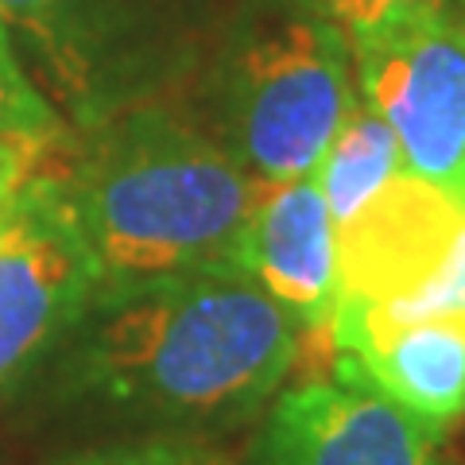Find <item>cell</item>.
Instances as JSON below:
<instances>
[{"label":"cell","mask_w":465,"mask_h":465,"mask_svg":"<svg viewBox=\"0 0 465 465\" xmlns=\"http://www.w3.org/2000/svg\"><path fill=\"white\" fill-rule=\"evenodd\" d=\"M63 391L174 427L256 415L299 361L302 326L241 268L167 275L94 307Z\"/></svg>","instance_id":"1"},{"label":"cell","mask_w":465,"mask_h":465,"mask_svg":"<svg viewBox=\"0 0 465 465\" xmlns=\"http://www.w3.org/2000/svg\"><path fill=\"white\" fill-rule=\"evenodd\" d=\"M82 128L54 186L97 268L94 307L167 275L237 268L260 183L206 128L155 101Z\"/></svg>","instance_id":"2"},{"label":"cell","mask_w":465,"mask_h":465,"mask_svg":"<svg viewBox=\"0 0 465 465\" xmlns=\"http://www.w3.org/2000/svg\"><path fill=\"white\" fill-rule=\"evenodd\" d=\"M357 97L338 27L295 0H249L217 43L202 128L256 183L307 179Z\"/></svg>","instance_id":"3"},{"label":"cell","mask_w":465,"mask_h":465,"mask_svg":"<svg viewBox=\"0 0 465 465\" xmlns=\"http://www.w3.org/2000/svg\"><path fill=\"white\" fill-rule=\"evenodd\" d=\"M43 74L82 124L148 101L174 66L198 51L217 0H0Z\"/></svg>","instance_id":"4"},{"label":"cell","mask_w":465,"mask_h":465,"mask_svg":"<svg viewBox=\"0 0 465 465\" xmlns=\"http://www.w3.org/2000/svg\"><path fill=\"white\" fill-rule=\"evenodd\" d=\"M357 94L384 116L407 171L458 198L465 174V8L400 16L349 39Z\"/></svg>","instance_id":"5"},{"label":"cell","mask_w":465,"mask_h":465,"mask_svg":"<svg viewBox=\"0 0 465 465\" xmlns=\"http://www.w3.org/2000/svg\"><path fill=\"white\" fill-rule=\"evenodd\" d=\"M54 163L0 229V391L32 372L94 311L97 268L58 198Z\"/></svg>","instance_id":"6"},{"label":"cell","mask_w":465,"mask_h":465,"mask_svg":"<svg viewBox=\"0 0 465 465\" xmlns=\"http://www.w3.org/2000/svg\"><path fill=\"white\" fill-rule=\"evenodd\" d=\"M338 229V307L384 311L419 295L465 232V206L446 186L400 171Z\"/></svg>","instance_id":"7"},{"label":"cell","mask_w":465,"mask_h":465,"mask_svg":"<svg viewBox=\"0 0 465 465\" xmlns=\"http://www.w3.org/2000/svg\"><path fill=\"white\" fill-rule=\"evenodd\" d=\"M439 434L369 388L307 381L280 391L249 465H442Z\"/></svg>","instance_id":"8"},{"label":"cell","mask_w":465,"mask_h":465,"mask_svg":"<svg viewBox=\"0 0 465 465\" xmlns=\"http://www.w3.org/2000/svg\"><path fill=\"white\" fill-rule=\"evenodd\" d=\"M237 268L280 302L302 333H326L341 299L338 229L314 174L260 183L256 210L241 237Z\"/></svg>","instance_id":"9"},{"label":"cell","mask_w":465,"mask_h":465,"mask_svg":"<svg viewBox=\"0 0 465 465\" xmlns=\"http://www.w3.org/2000/svg\"><path fill=\"white\" fill-rule=\"evenodd\" d=\"M326 338L333 345V381L376 391L434 434L465 415V314L341 326Z\"/></svg>","instance_id":"10"},{"label":"cell","mask_w":465,"mask_h":465,"mask_svg":"<svg viewBox=\"0 0 465 465\" xmlns=\"http://www.w3.org/2000/svg\"><path fill=\"white\" fill-rule=\"evenodd\" d=\"M403 167H407L403 148L396 133H391V124L365 97H357L353 109L345 113V121L338 124V133H333V140L326 143V155L314 167V183L326 198L333 225L349 222Z\"/></svg>","instance_id":"11"},{"label":"cell","mask_w":465,"mask_h":465,"mask_svg":"<svg viewBox=\"0 0 465 465\" xmlns=\"http://www.w3.org/2000/svg\"><path fill=\"white\" fill-rule=\"evenodd\" d=\"M0 133L5 136H27L43 143H63L66 124L47 94L32 82L24 70V58L16 51L8 20L0 16Z\"/></svg>","instance_id":"12"},{"label":"cell","mask_w":465,"mask_h":465,"mask_svg":"<svg viewBox=\"0 0 465 465\" xmlns=\"http://www.w3.org/2000/svg\"><path fill=\"white\" fill-rule=\"evenodd\" d=\"M58 465H237V458L232 450L202 439V434H152V439L82 450Z\"/></svg>","instance_id":"13"},{"label":"cell","mask_w":465,"mask_h":465,"mask_svg":"<svg viewBox=\"0 0 465 465\" xmlns=\"http://www.w3.org/2000/svg\"><path fill=\"white\" fill-rule=\"evenodd\" d=\"M63 143H43V140L0 133V229L16 217V210L27 202V194L35 191L39 174L54 163L58 152H63Z\"/></svg>","instance_id":"14"},{"label":"cell","mask_w":465,"mask_h":465,"mask_svg":"<svg viewBox=\"0 0 465 465\" xmlns=\"http://www.w3.org/2000/svg\"><path fill=\"white\" fill-rule=\"evenodd\" d=\"M295 5L333 24L345 39H353L400 16H415V12L465 8V0H295Z\"/></svg>","instance_id":"15"},{"label":"cell","mask_w":465,"mask_h":465,"mask_svg":"<svg viewBox=\"0 0 465 465\" xmlns=\"http://www.w3.org/2000/svg\"><path fill=\"white\" fill-rule=\"evenodd\" d=\"M458 202L465 206V174H461V183H458Z\"/></svg>","instance_id":"16"}]
</instances>
